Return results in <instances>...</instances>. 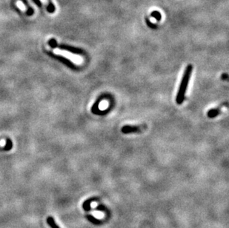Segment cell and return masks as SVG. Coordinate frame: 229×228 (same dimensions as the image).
I'll return each mask as SVG.
<instances>
[{
  "label": "cell",
  "instance_id": "obj_10",
  "mask_svg": "<svg viewBox=\"0 0 229 228\" xmlns=\"http://www.w3.org/2000/svg\"><path fill=\"white\" fill-rule=\"evenodd\" d=\"M151 17L155 18L156 20H157V21H160L161 18H162L161 13L157 11H154L152 12V13H151Z\"/></svg>",
  "mask_w": 229,
  "mask_h": 228
},
{
  "label": "cell",
  "instance_id": "obj_1",
  "mask_svg": "<svg viewBox=\"0 0 229 228\" xmlns=\"http://www.w3.org/2000/svg\"><path fill=\"white\" fill-rule=\"evenodd\" d=\"M193 66L191 65H188L186 69H185L184 74H183V79L181 81V84L179 85L178 93H177V98H176V102L178 104H182L183 102L185 100V92H186V89L188 85L189 81H190L191 75L192 73Z\"/></svg>",
  "mask_w": 229,
  "mask_h": 228
},
{
  "label": "cell",
  "instance_id": "obj_5",
  "mask_svg": "<svg viewBox=\"0 0 229 228\" xmlns=\"http://www.w3.org/2000/svg\"><path fill=\"white\" fill-rule=\"evenodd\" d=\"M96 200H97L96 198H90V199L85 200L83 203V205H82L84 211L86 212H89L90 211V203L94 201H96Z\"/></svg>",
  "mask_w": 229,
  "mask_h": 228
},
{
  "label": "cell",
  "instance_id": "obj_13",
  "mask_svg": "<svg viewBox=\"0 0 229 228\" xmlns=\"http://www.w3.org/2000/svg\"><path fill=\"white\" fill-rule=\"evenodd\" d=\"M17 6L22 11H26V7L22 2H17Z\"/></svg>",
  "mask_w": 229,
  "mask_h": 228
},
{
  "label": "cell",
  "instance_id": "obj_4",
  "mask_svg": "<svg viewBox=\"0 0 229 228\" xmlns=\"http://www.w3.org/2000/svg\"><path fill=\"white\" fill-rule=\"evenodd\" d=\"M49 54H50L51 56H52L53 57H54L55 59H58L59 61H60L61 62L63 63V64L66 65L67 66L70 67V68L73 69V70L77 69V67L75 66V65H74V63H73L71 61L69 60L68 59L65 58V57H62V56H59V55H54V54H53V53H49Z\"/></svg>",
  "mask_w": 229,
  "mask_h": 228
},
{
  "label": "cell",
  "instance_id": "obj_9",
  "mask_svg": "<svg viewBox=\"0 0 229 228\" xmlns=\"http://www.w3.org/2000/svg\"><path fill=\"white\" fill-rule=\"evenodd\" d=\"M12 147H13V143H12V141H11L10 138H7L6 139V145L3 148H1L2 150H5V151H7V150H11L12 149Z\"/></svg>",
  "mask_w": 229,
  "mask_h": 228
},
{
  "label": "cell",
  "instance_id": "obj_11",
  "mask_svg": "<svg viewBox=\"0 0 229 228\" xmlns=\"http://www.w3.org/2000/svg\"><path fill=\"white\" fill-rule=\"evenodd\" d=\"M48 11L50 13H54L55 11V6L52 2V0H48Z\"/></svg>",
  "mask_w": 229,
  "mask_h": 228
},
{
  "label": "cell",
  "instance_id": "obj_12",
  "mask_svg": "<svg viewBox=\"0 0 229 228\" xmlns=\"http://www.w3.org/2000/svg\"><path fill=\"white\" fill-rule=\"evenodd\" d=\"M146 23H147L148 26L151 27V28H153V29H156L157 27V25H155V24H153L152 22H151V21L149 20V18H146Z\"/></svg>",
  "mask_w": 229,
  "mask_h": 228
},
{
  "label": "cell",
  "instance_id": "obj_2",
  "mask_svg": "<svg viewBox=\"0 0 229 228\" xmlns=\"http://www.w3.org/2000/svg\"><path fill=\"white\" fill-rule=\"evenodd\" d=\"M48 44L51 47H53V48L58 47V48L61 49V50L68 51V52L75 53V54H84L85 53L84 51L80 48H77V47H71V46H68V45H59L54 39H50L48 41Z\"/></svg>",
  "mask_w": 229,
  "mask_h": 228
},
{
  "label": "cell",
  "instance_id": "obj_14",
  "mask_svg": "<svg viewBox=\"0 0 229 228\" xmlns=\"http://www.w3.org/2000/svg\"><path fill=\"white\" fill-rule=\"evenodd\" d=\"M228 74L227 73H223V74L222 75V76H221V78H222V80H226V79H227V78H228Z\"/></svg>",
  "mask_w": 229,
  "mask_h": 228
},
{
  "label": "cell",
  "instance_id": "obj_3",
  "mask_svg": "<svg viewBox=\"0 0 229 228\" xmlns=\"http://www.w3.org/2000/svg\"><path fill=\"white\" fill-rule=\"evenodd\" d=\"M141 126H131V125H125L122 127L121 131L124 134L134 133H139L142 130Z\"/></svg>",
  "mask_w": 229,
  "mask_h": 228
},
{
  "label": "cell",
  "instance_id": "obj_7",
  "mask_svg": "<svg viewBox=\"0 0 229 228\" xmlns=\"http://www.w3.org/2000/svg\"><path fill=\"white\" fill-rule=\"evenodd\" d=\"M86 218L88 219V220L90 221V222L93 223L94 225H100V224H102V221H100V220L96 219V218L94 216H93L92 215H87Z\"/></svg>",
  "mask_w": 229,
  "mask_h": 228
},
{
  "label": "cell",
  "instance_id": "obj_6",
  "mask_svg": "<svg viewBox=\"0 0 229 228\" xmlns=\"http://www.w3.org/2000/svg\"><path fill=\"white\" fill-rule=\"evenodd\" d=\"M220 114V108L211 109V110H210L208 112V117L210 119L215 118V117L218 116Z\"/></svg>",
  "mask_w": 229,
  "mask_h": 228
},
{
  "label": "cell",
  "instance_id": "obj_8",
  "mask_svg": "<svg viewBox=\"0 0 229 228\" xmlns=\"http://www.w3.org/2000/svg\"><path fill=\"white\" fill-rule=\"evenodd\" d=\"M47 223L48 224V225L50 226L51 228H60L58 225H56V222H55V220L53 217L49 216L48 219H47Z\"/></svg>",
  "mask_w": 229,
  "mask_h": 228
},
{
  "label": "cell",
  "instance_id": "obj_15",
  "mask_svg": "<svg viewBox=\"0 0 229 228\" xmlns=\"http://www.w3.org/2000/svg\"><path fill=\"white\" fill-rule=\"evenodd\" d=\"M41 1H42V2H45V0H41Z\"/></svg>",
  "mask_w": 229,
  "mask_h": 228
}]
</instances>
